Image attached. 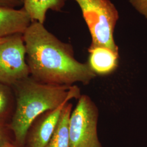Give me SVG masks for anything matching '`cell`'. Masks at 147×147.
<instances>
[{
	"label": "cell",
	"mask_w": 147,
	"mask_h": 147,
	"mask_svg": "<svg viewBox=\"0 0 147 147\" xmlns=\"http://www.w3.org/2000/svg\"><path fill=\"white\" fill-rule=\"evenodd\" d=\"M99 110L87 95H81L69 123L70 147H102L98 135Z\"/></svg>",
	"instance_id": "obj_4"
},
{
	"label": "cell",
	"mask_w": 147,
	"mask_h": 147,
	"mask_svg": "<svg viewBox=\"0 0 147 147\" xmlns=\"http://www.w3.org/2000/svg\"><path fill=\"white\" fill-rule=\"evenodd\" d=\"M79 5L92 37L90 47H104L119 53L113 34L119 13L110 0H74Z\"/></svg>",
	"instance_id": "obj_3"
},
{
	"label": "cell",
	"mask_w": 147,
	"mask_h": 147,
	"mask_svg": "<svg viewBox=\"0 0 147 147\" xmlns=\"http://www.w3.org/2000/svg\"><path fill=\"white\" fill-rule=\"evenodd\" d=\"M25 0H0V7L16 9L23 7Z\"/></svg>",
	"instance_id": "obj_13"
},
{
	"label": "cell",
	"mask_w": 147,
	"mask_h": 147,
	"mask_svg": "<svg viewBox=\"0 0 147 147\" xmlns=\"http://www.w3.org/2000/svg\"><path fill=\"white\" fill-rule=\"evenodd\" d=\"M8 105V97L3 85L0 83V115L5 112Z\"/></svg>",
	"instance_id": "obj_12"
},
{
	"label": "cell",
	"mask_w": 147,
	"mask_h": 147,
	"mask_svg": "<svg viewBox=\"0 0 147 147\" xmlns=\"http://www.w3.org/2000/svg\"><path fill=\"white\" fill-rule=\"evenodd\" d=\"M73 104L68 102L64 107L57 127L45 147H70L69 123Z\"/></svg>",
	"instance_id": "obj_10"
},
{
	"label": "cell",
	"mask_w": 147,
	"mask_h": 147,
	"mask_svg": "<svg viewBox=\"0 0 147 147\" xmlns=\"http://www.w3.org/2000/svg\"><path fill=\"white\" fill-rule=\"evenodd\" d=\"M69 101L48 111L39 116L33 127L30 138V147H45L58 125L62 111Z\"/></svg>",
	"instance_id": "obj_6"
},
{
	"label": "cell",
	"mask_w": 147,
	"mask_h": 147,
	"mask_svg": "<svg viewBox=\"0 0 147 147\" xmlns=\"http://www.w3.org/2000/svg\"><path fill=\"white\" fill-rule=\"evenodd\" d=\"M64 5V0H25L23 8L32 21H38L44 24L48 10L61 11Z\"/></svg>",
	"instance_id": "obj_9"
},
{
	"label": "cell",
	"mask_w": 147,
	"mask_h": 147,
	"mask_svg": "<svg viewBox=\"0 0 147 147\" xmlns=\"http://www.w3.org/2000/svg\"><path fill=\"white\" fill-rule=\"evenodd\" d=\"M32 22L30 16L23 7L20 9L0 7V38L16 33L23 34Z\"/></svg>",
	"instance_id": "obj_7"
},
{
	"label": "cell",
	"mask_w": 147,
	"mask_h": 147,
	"mask_svg": "<svg viewBox=\"0 0 147 147\" xmlns=\"http://www.w3.org/2000/svg\"><path fill=\"white\" fill-rule=\"evenodd\" d=\"M11 128L16 142L24 144L28 130L34 121L47 111L55 109L64 102L78 99L80 89L72 86L48 84L36 80L21 81Z\"/></svg>",
	"instance_id": "obj_2"
},
{
	"label": "cell",
	"mask_w": 147,
	"mask_h": 147,
	"mask_svg": "<svg viewBox=\"0 0 147 147\" xmlns=\"http://www.w3.org/2000/svg\"></svg>",
	"instance_id": "obj_16"
},
{
	"label": "cell",
	"mask_w": 147,
	"mask_h": 147,
	"mask_svg": "<svg viewBox=\"0 0 147 147\" xmlns=\"http://www.w3.org/2000/svg\"><path fill=\"white\" fill-rule=\"evenodd\" d=\"M132 7L147 19V0H129Z\"/></svg>",
	"instance_id": "obj_11"
},
{
	"label": "cell",
	"mask_w": 147,
	"mask_h": 147,
	"mask_svg": "<svg viewBox=\"0 0 147 147\" xmlns=\"http://www.w3.org/2000/svg\"><path fill=\"white\" fill-rule=\"evenodd\" d=\"M30 74L23 34L1 38L0 83L17 84L27 79Z\"/></svg>",
	"instance_id": "obj_5"
},
{
	"label": "cell",
	"mask_w": 147,
	"mask_h": 147,
	"mask_svg": "<svg viewBox=\"0 0 147 147\" xmlns=\"http://www.w3.org/2000/svg\"><path fill=\"white\" fill-rule=\"evenodd\" d=\"M26 61L35 80L48 84H88L96 75L87 63L74 57L71 44L62 42L45 27L33 21L23 33Z\"/></svg>",
	"instance_id": "obj_1"
},
{
	"label": "cell",
	"mask_w": 147,
	"mask_h": 147,
	"mask_svg": "<svg viewBox=\"0 0 147 147\" xmlns=\"http://www.w3.org/2000/svg\"><path fill=\"white\" fill-rule=\"evenodd\" d=\"M87 63L96 75H107L116 70L119 64V53L104 47H89Z\"/></svg>",
	"instance_id": "obj_8"
},
{
	"label": "cell",
	"mask_w": 147,
	"mask_h": 147,
	"mask_svg": "<svg viewBox=\"0 0 147 147\" xmlns=\"http://www.w3.org/2000/svg\"><path fill=\"white\" fill-rule=\"evenodd\" d=\"M6 142L5 141V136L3 135V132L2 130V128L0 126V146L3 144L5 142Z\"/></svg>",
	"instance_id": "obj_14"
},
{
	"label": "cell",
	"mask_w": 147,
	"mask_h": 147,
	"mask_svg": "<svg viewBox=\"0 0 147 147\" xmlns=\"http://www.w3.org/2000/svg\"><path fill=\"white\" fill-rule=\"evenodd\" d=\"M0 147H16L14 146L13 145H12L9 142H5L3 144H2Z\"/></svg>",
	"instance_id": "obj_15"
}]
</instances>
